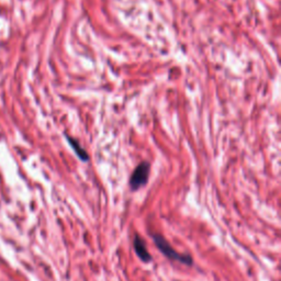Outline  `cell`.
I'll list each match as a JSON object with an SVG mask.
<instances>
[{
  "mask_svg": "<svg viewBox=\"0 0 281 281\" xmlns=\"http://www.w3.org/2000/svg\"><path fill=\"white\" fill-rule=\"evenodd\" d=\"M152 237L156 247L159 248L167 258H169L170 260H177V262H179L183 265L193 266V263H194L193 257L187 255V254H180L177 251H175L173 247H171V245L162 235L152 234Z\"/></svg>",
  "mask_w": 281,
  "mask_h": 281,
  "instance_id": "obj_1",
  "label": "cell"
},
{
  "mask_svg": "<svg viewBox=\"0 0 281 281\" xmlns=\"http://www.w3.org/2000/svg\"><path fill=\"white\" fill-rule=\"evenodd\" d=\"M149 176V164L143 162L134 169L131 177H130V187L132 190H138L148 181Z\"/></svg>",
  "mask_w": 281,
  "mask_h": 281,
  "instance_id": "obj_2",
  "label": "cell"
},
{
  "mask_svg": "<svg viewBox=\"0 0 281 281\" xmlns=\"http://www.w3.org/2000/svg\"><path fill=\"white\" fill-rule=\"evenodd\" d=\"M133 247H134L136 255L139 256V258L142 260L143 263H149L150 260H152V256L149 255V253L146 248L145 242H144V239L142 237H140L139 235H136L134 237Z\"/></svg>",
  "mask_w": 281,
  "mask_h": 281,
  "instance_id": "obj_3",
  "label": "cell"
},
{
  "mask_svg": "<svg viewBox=\"0 0 281 281\" xmlns=\"http://www.w3.org/2000/svg\"><path fill=\"white\" fill-rule=\"evenodd\" d=\"M67 140H68V142H70L73 149L75 150V153H76V155L79 157V160H81L83 162H87L89 160V156H88L86 150L81 147L79 142L73 138H70V136H67Z\"/></svg>",
  "mask_w": 281,
  "mask_h": 281,
  "instance_id": "obj_4",
  "label": "cell"
}]
</instances>
